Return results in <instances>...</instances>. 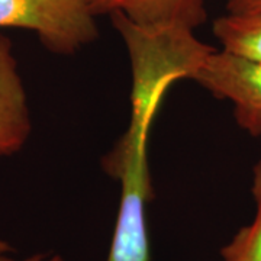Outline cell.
I'll use <instances>...</instances> for the list:
<instances>
[{
  "instance_id": "6da1fadb",
  "label": "cell",
  "mask_w": 261,
  "mask_h": 261,
  "mask_svg": "<svg viewBox=\"0 0 261 261\" xmlns=\"http://www.w3.org/2000/svg\"><path fill=\"white\" fill-rule=\"evenodd\" d=\"M118 32L132 68L128 128L102 160L103 171L121 183V202L108 261H151L147 206L152 197L149 134L168 89L186 80L195 58L192 38L170 29L122 22Z\"/></svg>"
},
{
  "instance_id": "7a4b0ae2",
  "label": "cell",
  "mask_w": 261,
  "mask_h": 261,
  "mask_svg": "<svg viewBox=\"0 0 261 261\" xmlns=\"http://www.w3.org/2000/svg\"><path fill=\"white\" fill-rule=\"evenodd\" d=\"M90 0H0V29L35 34L51 54L71 57L97 39Z\"/></svg>"
},
{
  "instance_id": "3957f363",
  "label": "cell",
  "mask_w": 261,
  "mask_h": 261,
  "mask_svg": "<svg viewBox=\"0 0 261 261\" xmlns=\"http://www.w3.org/2000/svg\"><path fill=\"white\" fill-rule=\"evenodd\" d=\"M189 80L229 103L237 123L252 137H261L260 61L212 47L197 61Z\"/></svg>"
},
{
  "instance_id": "277c9868",
  "label": "cell",
  "mask_w": 261,
  "mask_h": 261,
  "mask_svg": "<svg viewBox=\"0 0 261 261\" xmlns=\"http://www.w3.org/2000/svg\"><path fill=\"white\" fill-rule=\"evenodd\" d=\"M32 134L27 87L10 38L0 32V159L20 152Z\"/></svg>"
},
{
  "instance_id": "5b68a950",
  "label": "cell",
  "mask_w": 261,
  "mask_h": 261,
  "mask_svg": "<svg viewBox=\"0 0 261 261\" xmlns=\"http://www.w3.org/2000/svg\"><path fill=\"white\" fill-rule=\"evenodd\" d=\"M96 18L122 15L141 27H177L196 31L207 18L205 0H90Z\"/></svg>"
},
{
  "instance_id": "8992f818",
  "label": "cell",
  "mask_w": 261,
  "mask_h": 261,
  "mask_svg": "<svg viewBox=\"0 0 261 261\" xmlns=\"http://www.w3.org/2000/svg\"><path fill=\"white\" fill-rule=\"evenodd\" d=\"M212 32L221 49L261 63V12H226L215 19Z\"/></svg>"
},
{
  "instance_id": "52a82bcc",
  "label": "cell",
  "mask_w": 261,
  "mask_h": 261,
  "mask_svg": "<svg viewBox=\"0 0 261 261\" xmlns=\"http://www.w3.org/2000/svg\"><path fill=\"white\" fill-rule=\"evenodd\" d=\"M251 193L255 216L221 250L222 261H261V160L252 167Z\"/></svg>"
},
{
  "instance_id": "ba28073f",
  "label": "cell",
  "mask_w": 261,
  "mask_h": 261,
  "mask_svg": "<svg viewBox=\"0 0 261 261\" xmlns=\"http://www.w3.org/2000/svg\"><path fill=\"white\" fill-rule=\"evenodd\" d=\"M228 13H255L261 12V0H225Z\"/></svg>"
},
{
  "instance_id": "9c48e42d",
  "label": "cell",
  "mask_w": 261,
  "mask_h": 261,
  "mask_svg": "<svg viewBox=\"0 0 261 261\" xmlns=\"http://www.w3.org/2000/svg\"><path fill=\"white\" fill-rule=\"evenodd\" d=\"M0 261H64L58 254H35V255H31L28 258H23V260H15L9 257V252L6 254H0Z\"/></svg>"
},
{
  "instance_id": "30bf717a",
  "label": "cell",
  "mask_w": 261,
  "mask_h": 261,
  "mask_svg": "<svg viewBox=\"0 0 261 261\" xmlns=\"http://www.w3.org/2000/svg\"><path fill=\"white\" fill-rule=\"evenodd\" d=\"M12 251V248H10V245L6 241H3V240H0V254H6V252Z\"/></svg>"
}]
</instances>
